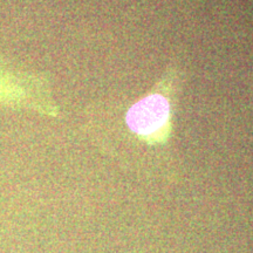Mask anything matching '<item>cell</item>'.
Here are the masks:
<instances>
[{"label":"cell","mask_w":253,"mask_h":253,"mask_svg":"<svg viewBox=\"0 0 253 253\" xmlns=\"http://www.w3.org/2000/svg\"><path fill=\"white\" fill-rule=\"evenodd\" d=\"M0 108L58 119L60 106L46 72L0 52Z\"/></svg>","instance_id":"1"},{"label":"cell","mask_w":253,"mask_h":253,"mask_svg":"<svg viewBox=\"0 0 253 253\" xmlns=\"http://www.w3.org/2000/svg\"><path fill=\"white\" fill-rule=\"evenodd\" d=\"M169 100L161 93H151L137 101L126 116L129 129L145 141L162 142L170 126Z\"/></svg>","instance_id":"2"}]
</instances>
